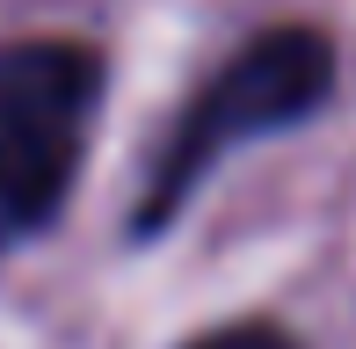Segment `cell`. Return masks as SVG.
<instances>
[{
  "mask_svg": "<svg viewBox=\"0 0 356 349\" xmlns=\"http://www.w3.org/2000/svg\"><path fill=\"white\" fill-rule=\"evenodd\" d=\"M102 95L88 44H8L0 51V226H37L73 189Z\"/></svg>",
  "mask_w": 356,
  "mask_h": 349,
  "instance_id": "cell-2",
  "label": "cell"
},
{
  "mask_svg": "<svg viewBox=\"0 0 356 349\" xmlns=\"http://www.w3.org/2000/svg\"><path fill=\"white\" fill-rule=\"evenodd\" d=\"M327 88H334V44L320 37V29H269V37L240 44L233 66L189 102L182 131L168 138V153H160V168H153V189H145V204H138V233L168 226V218L182 211V197L233 146L269 138V131H284V124H305L327 102Z\"/></svg>",
  "mask_w": 356,
  "mask_h": 349,
  "instance_id": "cell-1",
  "label": "cell"
},
{
  "mask_svg": "<svg viewBox=\"0 0 356 349\" xmlns=\"http://www.w3.org/2000/svg\"><path fill=\"white\" fill-rule=\"evenodd\" d=\"M197 349H291L277 327H225V335H204Z\"/></svg>",
  "mask_w": 356,
  "mask_h": 349,
  "instance_id": "cell-3",
  "label": "cell"
}]
</instances>
